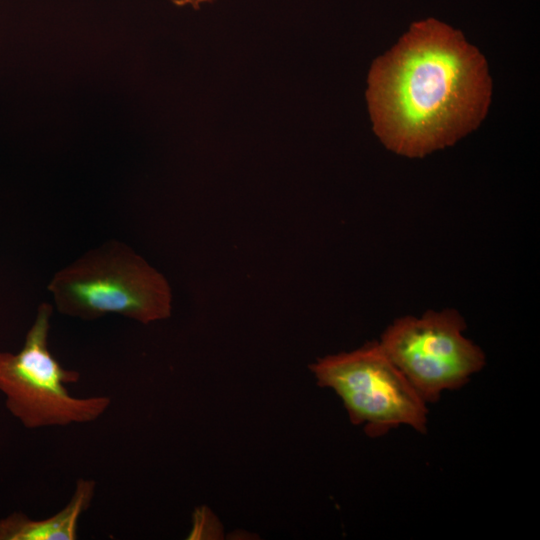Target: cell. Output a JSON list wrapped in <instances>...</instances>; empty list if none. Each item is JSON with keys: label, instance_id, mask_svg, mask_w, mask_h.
Returning <instances> with one entry per match:
<instances>
[{"label": "cell", "instance_id": "cell-2", "mask_svg": "<svg viewBox=\"0 0 540 540\" xmlns=\"http://www.w3.org/2000/svg\"><path fill=\"white\" fill-rule=\"evenodd\" d=\"M47 288L60 313L82 320L118 314L148 324L168 318L172 309L165 277L115 240L59 270Z\"/></svg>", "mask_w": 540, "mask_h": 540}, {"label": "cell", "instance_id": "cell-5", "mask_svg": "<svg viewBox=\"0 0 540 540\" xmlns=\"http://www.w3.org/2000/svg\"><path fill=\"white\" fill-rule=\"evenodd\" d=\"M456 310L428 311L396 319L379 344L426 403L465 385L485 364L481 348L467 339Z\"/></svg>", "mask_w": 540, "mask_h": 540}, {"label": "cell", "instance_id": "cell-3", "mask_svg": "<svg viewBox=\"0 0 540 540\" xmlns=\"http://www.w3.org/2000/svg\"><path fill=\"white\" fill-rule=\"evenodd\" d=\"M52 314L50 304H40L22 349L0 352V391L8 410L29 429L90 423L111 404L108 396L77 398L67 390L80 374L65 369L49 350Z\"/></svg>", "mask_w": 540, "mask_h": 540}, {"label": "cell", "instance_id": "cell-7", "mask_svg": "<svg viewBox=\"0 0 540 540\" xmlns=\"http://www.w3.org/2000/svg\"><path fill=\"white\" fill-rule=\"evenodd\" d=\"M177 6L191 5L194 9H199L202 3H211L213 0H171Z\"/></svg>", "mask_w": 540, "mask_h": 540}, {"label": "cell", "instance_id": "cell-6", "mask_svg": "<svg viewBox=\"0 0 540 540\" xmlns=\"http://www.w3.org/2000/svg\"><path fill=\"white\" fill-rule=\"evenodd\" d=\"M96 483L78 479L69 502L56 514L33 520L14 512L0 520V540H75L78 522L94 498Z\"/></svg>", "mask_w": 540, "mask_h": 540}, {"label": "cell", "instance_id": "cell-4", "mask_svg": "<svg viewBox=\"0 0 540 540\" xmlns=\"http://www.w3.org/2000/svg\"><path fill=\"white\" fill-rule=\"evenodd\" d=\"M318 385L343 401L351 422L381 436L400 425L424 433L427 403L396 367L379 342L319 359L311 365Z\"/></svg>", "mask_w": 540, "mask_h": 540}, {"label": "cell", "instance_id": "cell-1", "mask_svg": "<svg viewBox=\"0 0 540 540\" xmlns=\"http://www.w3.org/2000/svg\"><path fill=\"white\" fill-rule=\"evenodd\" d=\"M368 85L375 133L408 157H423L475 129L491 94L484 57L459 30L433 18L413 23L374 61Z\"/></svg>", "mask_w": 540, "mask_h": 540}]
</instances>
